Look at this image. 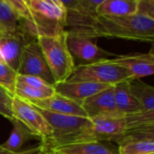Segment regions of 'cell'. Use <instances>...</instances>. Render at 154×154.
Listing matches in <instances>:
<instances>
[{
	"label": "cell",
	"mask_w": 154,
	"mask_h": 154,
	"mask_svg": "<svg viewBox=\"0 0 154 154\" xmlns=\"http://www.w3.org/2000/svg\"><path fill=\"white\" fill-rule=\"evenodd\" d=\"M66 31L89 39H123L142 42H154V19L141 14L106 15L67 11Z\"/></svg>",
	"instance_id": "obj_1"
},
{
	"label": "cell",
	"mask_w": 154,
	"mask_h": 154,
	"mask_svg": "<svg viewBox=\"0 0 154 154\" xmlns=\"http://www.w3.org/2000/svg\"><path fill=\"white\" fill-rule=\"evenodd\" d=\"M30 15L19 19L20 28L29 36H55L66 31L67 10L45 0H28Z\"/></svg>",
	"instance_id": "obj_2"
},
{
	"label": "cell",
	"mask_w": 154,
	"mask_h": 154,
	"mask_svg": "<svg viewBox=\"0 0 154 154\" xmlns=\"http://www.w3.org/2000/svg\"><path fill=\"white\" fill-rule=\"evenodd\" d=\"M132 79V75L125 67L114 62L112 59H106L75 66L66 82H94L113 86Z\"/></svg>",
	"instance_id": "obj_3"
},
{
	"label": "cell",
	"mask_w": 154,
	"mask_h": 154,
	"mask_svg": "<svg viewBox=\"0 0 154 154\" xmlns=\"http://www.w3.org/2000/svg\"><path fill=\"white\" fill-rule=\"evenodd\" d=\"M66 39V31L55 36H42L36 39L56 83L66 81L75 68Z\"/></svg>",
	"instance_id": "obj_4"
},
{
	"label": "cell",
	"mask_w": 154,
	"mask_h": 154,
	"mask_svg": "<svg viewBox=\"0 0 154 154\" xmlns=\"http://www.w3.org/2000/svg\"><path fill=\"white\" fill-rule=\"evenodd\" d=\"M17 74L37 77L51 86L56 84L54 77L37 40L30 42L23 49Z\"/></svg>",
	"instance_id": "obj_5"
},
{
	"label": "cell",
	"mask_w": 154,
	"mask_h": 154,
	"mask_svg": "<svg viewBox=\"0 0 154 154\" xmlns=\"http://www.w3.org/2000/svg\"><path fill=\"white\" fill-rule=\"evenodd\" d=\"M12 110L14 117L22 122L35 137L41 138L42 142L52 137L51 127L36 106L24 99L14 96Z\"/></svg>",
	"instance_id": "obj_6"
},
{
	"label": "cell",
	"mask_w": 154,
	"mask_h": 154,
	"mask_svg": "<svg viewBox=\"0 0 154 154\" xmlns=\"http://www.w3.org/2000/svg\"><path fill=\"white\" fill-rule=\"evenodd\" d=\"M67 32V47L73 59L75 66L86 65L116 56L112 52L101 49L92 42V39Z\"/></svg>",
	"instance_id": "obj_7"
},
{
	"label": "cell",
	"mask_w": 154,
	"mask_h": 154,
	"mask_svg": "<svg viewBox=\"0 0 154 154\" xmlns=\"http://www.w3.org/2000/svg\"><path fill=\"white\" fill-rule=\"evenodd\" d=\"M35 40L23 32L20 26L14 30L0 27V53L5 64L17 72L24 47Z\"/></svg>",
	"instance_id": "obj_8"
},
{
	"label": "cell",
	"mask_w": 154,
	"mask_h": 154,
	"mask_svg": "<svg viewBox=\"0 0 154 154\" xmlns=\"http://www.w3.org/2000/svg\"><path fill=\"white\" fill-rule=\"evenodd\" d=\"M38 110L48 122L52 130V137L42 143H49L74 134H78L92 125L90 119L88 117L57 114L40 108H38Z\"/></svg>",
	"instance_id": "obj_9"
},
{
	"label": "cell",
	"mask_w": 154,
	"mask_h": 154,
	"mask_svg": "<svg viewBox=\"0 0 154 154\" xmlns=\"http://www.w3.org/2000/svg\"><path fill=\"white\" fill-rule=\"evenodd\" d=\"M81 106L88 118L125 116L116 107L113 86H109L104 90L88 97L82 102Z\"/></svg>",
	"instance_id": "obj_10"
},
{
	"label": "cell",
	"mask_w": 154,
	"mask_h": 154,
	"mask_svg": "<svg viewBox=\"0 0 154 154\" xmlns=\"http://www.w3.org/2000/svg\"><path fill=\"white\" fill-rule=\"evenodd\" d=\"M112 60L125 67L132 75L133 79H140L154 73L153 47L147 53H131L116 55Z\"/></svg>",
	"instance_id": "obj_11"
},
{
	"label": "cell",
	"mask_w": 154,
	"mask_h": 154,
	"mask_svg": "<svg viewBox=\"0 0 154 154\" xmlns=\"http://www.w3.org/2000/svg\"><path fill=\"white\" fill-rule=\"evenodd\" d=\"M110 85L99 84L94 82H60L54 85L55 93L65 97L79 105L88 98L91 97Z\"/></svg>",
	"instance_id": "obj_12"
},
{
	"label": "cell",
	"mask_w": 154,
	"mask_h": 154,
	"mask_svg": "<svg viewBox=\"0 0 154 154\" xmlns=\"http://www.w3.org/2000/svg\"><path fill=\"white\" fill-rule=\"evenodd\" d=\"M34 106L46 110L52 113L57 114H63V115H69V116H81V117H87V115L82 108L81 105L65 97H62L57 93H55L53 96L40 99V100H34L29 102Z\"/></svg>",
	"instance_id": "obj_13"
},
{
	"label": "cell",
	"mask_w": 154,
	"mask_h": 154,
	"mask_svg": "<svg viewBox=\"0 0 154 154\" xmlns=\"http://www.w3.org/2000/svg\"><path fill=\"white\" fill-rule=\"evenodd\" d=\"M117 143L119 154L154 153V132L126 134Z\"/></svg>",
	"instance_id": "obj_14"
},
{
	"label": "cell",
	"mask_w": 154,
	"mask_h": 154,
	"mask_svg": "<svg viewBox=\"0 0 154 154\" xmlns=\"http://www.w3.org/2000/svg\"><path fill=\"white\" fill-rule=\"evenodd\" d=\"M129 81H122L113 85L114 97L118 111L123 115H129L142 111V106L130 91Z\"/></svg>",
	"instance_id": "obj_15"
},
{
	"label": "cell",
	"mask_w": 154,
	"mask_h": 154,
	"mask_svg": "<svg viewBox=\"0 0 154 154\" xmlns=\"http://www.w3.org/2000/svg\"><path fill=\"white\" fill-rule=\"evenodd\" d=\"M125 134L154 132V111H139L125 116Z\"/></svg>",
	"instance_id": "obj_16"
},
{
	"label": "cell",
	"mask_w": 154,
	"mask_h": 154,
	"mask_svg": "<svg viewBox=\"0 0 154 154\" xmlns=\"http://www.w3.org/2000/svg\"><path fill=\"white\" fill-rule=\"evenodd\" d=\"M49 152L59 154H119L118 152L107 148L99 142L68 144L56 147Z\"/></svg>",
	"instance_id": "obj_17"
},
{
	"label": "cell",
	"mask_w": 154,
	"mask_h": 154,
	"mask_svg": "<svg viewBox=\"0 0 154 154\" xmlns=\"http://www.w3.org/2000/svg\"><path fill=\"white\" fill-rule=\"evenodd\" d=\"M10 122L13 124V130L7 141L0 144V147L5 151L14 152H18L27 141L35 136L22 122L16 118H14Z\"/></svg>",
	"instance_id": "obj_18"
},
{
	"label": "cell",
	"mask_w": 154,
	"mask_h": 154,
	"mask_svg": "<svg viewBox=\"0 0 154 154\" xmlns=\"http://www.w3.org/2000/svg\"><path fill=\"white\" fill-rule=\"evenodd\" d=\"M139 0H105L97 10V14L106 15H131L136 14Z\"/></svg>",
	"instance_id": "obj_19"
},
{
	"label": "cell",
	"mask_w": 154,
	"mask_h": 154,
	"mask_svg": "<svg viewBox=\"0 0 154 154\" xmlns=\"http://www.w3.org/2000/svg\"><path fill=\"white\" fill-rule=\"evenodd\" d=\"M131 93L137 99L143 111H154V88L140 79L129 81Z\"/></svg>",
	"instance_id": "obj_20"
},
{
	"label": "cell",
	"mask_w": 154,
	"mask_h": 154,
	"mask_svg": "<svg viewBox=\"0 0 154 154\" xmlns=\"http://www.w3.org/2000/svg\"><path fill=\"white\" fill-rule=\"evenodd\" d=\"M54 94H55L54 87L49 89H40V88H36L33 87H30L28 85H25L16 80L14 96L22 99H24L28 102L44 99V98L53 96Z\"/></svg>",
	"instance_id": "obj_21"
},
{
	"label": "cell",
	"mask_w": 154,
	"mask_h": 154,
	"mask_svg": "<svg viewBox=\"0 0 154 154\" xmlns=\"http://www.w3.org/2000/svg\"><path fill=\"white\" fill-rule=\"evenodd\" d=\"M19 16L4 1L0 0V27L14 30L19 27Z\"/></svg>",
	"instance_id": "obj_22"
},
{
	"label": "cell",
	"mask_w": 154,
	"mask_h": 154,
	"mask_svg": "<svg viewBox=\"0 0 154 154\" xmlns=\"http://www.w3.org/2000/svg\"><path fill=\"white\" fill-rule=\"evenodd\" d=\"M17 72L3 61H0V86L14 95Z\"/></svg>",
	"instance_id": "obj_23"
},
{
	"label": "cell",
	"mask_w": 154,
	"mask_h": 154,
	"mask_svg": "<svg viewBox=\"0 0 154 154\" xmlns=\"http://www.w3.org/2000/svg\"><path fill=\"white\" fill-rule=\"evenodd\" d=\"M14 96V95L11 94L0 86V115L7 118L9 121L14 118L12 110V101Z\"/></svg>",
	"instance_id": "obj_24"
},
{
	"label": "cell",
	"mask_w": 154,
	"mask_h": 154,
	"mask_svg": "<svg viewBox=\"0 0 154 154\" xmlns=\"http://www.w3.org/2000/svg\"><path fill=\"white\" fill-rule=\"evenodd\" d=\"M11 9L22 19H27L30 15L29 7L24 0H4Z\"/></svg>",
	"instance_id": "obj_25"
},
{
	"label": "cell",
	"mask_w": 154,
	"mask_h": 154,
	"mask_svg": "<svg viewBox=\"0 0 154 154\" xmlns=\"http://www.w3.org/2000/svg\"><path fill=\"white\" fill-rule=\"evenodd\" d=\"M16 80L20 81L25 85H28L30 87H33V88H40V89H49V88H51L54 87V86L49 85L42 79L37 78V77H33V76H26V75L17 74Z\"/></svg>",
	"instance_id": "obj_26"
},
{
	"label": "cell",
	"mask_w": 154,
	"mask_h": 154,
	"mask_svg": "<svg viewBox=\"0 0 154 154\" xmlns=\"http://www.w3.org/2000/svg\"><path fill=\"white\" fill-rule=\"evenodd\" d=\"M105 0H78V9L73 10L84 14L96 13L97 6Z\"/></svg>",
	"instance_id": "obj_27"
},
{
	"label": "cell",
	"mask_w": 154,
	"mask_h": 154,
	"mask_svg": "<svg viewBox=\"0 0 154 154\" xmlns=\"http://www.w3.org/2000/svg\"><path fill=\"white\" fill-rule=\"evenodd\" d=\"M136 14L148 16L154 19V0H139Z\"/></svg>",
	"instance_id": "obj_28"
},
{
	"label": "cell",
	"mask_w": 154,
	"mask_h": 154,
	"mask_svg": "<svg viewBox=\"0 0 154 154\" xmlns=\"http://www.w3.org/2000/svg\"><path fill=\"white\" fill-rule=\"evenodd\" d=\"M0 154H46V151H45L44 145L42 143H41L40 145H37L33 148H31V149H28L25 151H22V152L18 151V152H14L5 151L0 147Z\"/></svg>",
	"instance_id": "obj_29"
},
{
	"label": "cell",
	"mask_w": 154,
	"mask_h": 154,
	"mask_svg": "<svg viewBox=\"0 0 154 154\" xmlns=\"http://www.w3.org/2000/svg\"><path fill=\"white\" fill-rule=\"evenodd\" d=\"M66 10H77L78 9V0H60Z\"/></svg>",
	"instance_id": "obj_30"
},
{
	"label": "cell",
	"mask_w": 154,
	"mask_h": 154,
	"mask_svg": "<svg viewBox=\"0 0 154 154\" xmlns=\"http://www.w3.org/2000/svg\"><path fill=\"white\" fill-rule=\"evenodd\" d=\"M45 1H48L50 3H52V4H54L56 5H59V6H63L64 7V5H62V3H61L60 0H45Z\"/></svg>",
	"instance_id": "obj_31"
},
{
	"label": "cell",
	"mask_w": 154,
	"mask_h": 154,
	"mask_svg": "<svg viewBox=\"0 0 154 154\" xmlns=\"http://www.w3.org/2000/svg\"><path fill=\"white\" fill-rule=\"evenodd\" d=\"M46 154H59V153H56V152H46Z\"/></svg>",
	"instance_id": "obj_32"
},
{
	"label": "cell",
	"mask_w": 154,
	"mask_h": 154,
	"mask_svg": "<svg viewBox=\"0 0 154 154\" xmlns=\"http://www.w3.org/2000/svg\"><path fill=\"white\" fill-rule=\"evenodd\" d=\"M0 61H3V62H4V60H3V58H2V56H1V53H0Z\"/></svg>",
	"instance_id": "obj_33"
},
{
	"label": "cell",
	"mask_w": 154,
	"mask_h": 154,
	"mask_svg": "<svg viewBox=\"0 0 154 154\" xmlns=\"http://www.w3.org/2000/svg\"><path fill=\"white\" fill-rule=\"evenodd\" d=\"M24 1H25V2H26V3H27V1H28V0H24Z\"/></svg>",
	"instance_id": "obj_34"
},
{
	"label": "cell",
	"mask_w": 154,
	"mask_h": 154,
	"mask_svg": "<svg viewBox=\"0 0 154 154\" xmlns=\"http://www.w3.org/2000/svg\"><path fill=\"white\" fill-rule=\"evenodd\" d=\"M148 154H154V153H148Z\"/></svg>",
	"instance_id": "obj_35"
}]
</instances>
